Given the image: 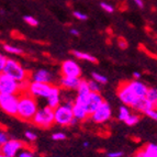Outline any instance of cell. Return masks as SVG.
Masks as SVG:
<instances>
[{
	"label": "cell",
	"instance_id": "obj_1",
	"mask_svg": "<svg viewBox=\"0 0 157 157\" xmlns=\"http://www.w3.org/2000/svg\"><path fill=\"white\" fill-rule=\"evenodd\" d=\"M37 101L35 97L30 94L28 91L19 94L18 114L17 118L23 122H31L35 113L37 112Z\"/></svg>",
	"mask_w": 157,
	"mask_h": 157
},
{
	"label": "cell",
	"instance_id": "obj_2",
	"mask_svg": "<svg viewBox=\"0 0 157 157\" xmlns=\"http://www.w3.org/2000/svg\"><path fill=\"white\" fill-rule=\"evenodd\" d=\"M29 81L19 82L16 79L11 78L5 73L0 74V94H21L22 92L28 91Z\"/></svg>",
	"mask_w": 157,
	"mask_h": 157
},
{
	"label": "cell",
	"instance_id": "obj_3",
	"mask_svg": "<svg viewBox=\"0 0 157 157\" xmlns=\"http://www.w3.org/2000/svg\"><path fill=\"white\" fill-rule=\"evenodd\" d=\"M3 73L10 76L11 78L16 79L19 82L29 81V79H31V74L26 69H24L23 66L19 63L18 60L12 59V58H8Z\"/></svg>",
	"mask_w": 157,
	"mask_h": 157
},
{
	"label": "cell",
	"instance_id": "obj_4",
	"mask_svg": "<svg viewBox=\"0 0 157 157\" xmlns=\"http://www.w3.org/2000/svg\"><path fill=\"white\" fill-rule=\"evenodd\" d=\"M31 122L40 128H44V130L50 128L53 124L55 123V120H54V109L50 108L48 105L39 109Z\"/></svg>",
	"mask_w": 157,
	"mask_h": 157
},
{
	"label": "cell",
	"instance_id": "obj_5",
	"mask_svg": "<svg viewBox=\"0 0 157 157\" xmlns=\"http://www.w3.org/2000/svg\"><path fill=\"white\" fill-rule=\"evenodd\" d=\"M19 94H0V109L11 117L18 114Z\"/></svg>",
	"mask_w": 157,
	"mask_h": 157
},
{
	"label": "cell",
	"instance_id": "obj_6",
	"mask_svg": "<svg viewBox=\"0 0 157 157\" xmlns=\"http://www.w3.org/2000/svg\"><path fill=\"white\" fill-rule=\"evenodd\" d=\"M54 85L45 84V82H36V81H30L28 86V92L35 98H44L47 99L53 91Z\"/></svg>",
	"mask_w": 157,
	"mask_h": 157
},
{
	"label": "cell",
	"instance_id": "obj_7",
	"mask_svg": "<svg viewBox=\"0 0 157 157\" xmlns=\"http://www.w3.org/2000/svg\"><path fill=\"white\" fill-rule=\"evenodd\" d=\"M74 117L73 110L71 107L66 105H59L54 109V120L55 123L60 126H71V122L73 121Z\"/></svg>",
	"mask_w": 157,
	"mask_h": 157
},
{
	"label": "cell",
	"instance_id": "obj_8",
	"mask_svg": "<svg viewBox=\"0 0 157 157\" xmlns=\"http://www.w3.org/2000/svg\"><path fill=\"white\" fill-rule=\"evenodd\" d=\"M28 145L21 140H9L8 142H6L2 146H0V152L2 154L7 155L9 157H17L20 151L26 148Z\"/></svg>",
	"mask_w": 157,
	"mask_h": 157
},
{
	"label": "cell",
	"instance_id": "obj_9",
	"mask_svg": "<svg viewBox=\"0 0 157 157\" xmlns=\"http://www.w3.org/2000/svg\"><path fill=\"white\" fill-rule=\"evenodd\" d=\"M118 97L121 101L123 102L125 105H132L133 102L136 100V94L133 92V90L131 89V87L128 86V81H123L120 82L118 87Z\"/></svg>",
	"mask_w": 157,
	"mask_h": 157
},
{
	"label": "cell",
	"instance_id": "obj_10",
	"mask_svg": "<svg viewBox=\"0 0 157 157\" xmlns=\"http://www.w3.org/2000/svg\"><path fill=\"white\" fill-rule=\"evenodd\" d=\"M111 115H112V111H111L110 105L107 101H103L102 105L90 115V118L94 123L101 124L110 120Z\"/></svg>",
	"mask_w": 157,
	"mask_h": 157
},
{
	"label": "cell",
	"instance_id": "obj_11",
	"mask_svg": "<svg viewBox=\"0 0 157 157\" xmlns=\"http://www.w3.org/2000/svg\"><path fill=\"white\" fill-rule=\"evenodd\" d=\"M60 74L63 77H80L81 68L75 60H64L60 66Z\"/></svg>",
	"mask_w": 157,
	"mask_h": 157
},
{
	"label": "cell",
	"instance_id": "obj_12",
	"mask_svg": "<svg viewBox=\"0 0 157 157\" xmlns=\"http://www.w3.org/2000/svg\"><path fill=\"white\" fill-rule=\"evenodd\" d=\"M103 101L105 100H103L102 96L100 94V92H90L89 97H88L86 103H85V107H86L89 115H91L94 111L97 110L98 108L102 105Z\"/></svg>",
	"mask_w": 157,
	"mask_h": 157
},
{
	"label": "cell",
	"instance_id": "obj_13",
	"mask_svg": "<svg viewBox=\"0 0 157 157\" xmlns=\"http://www.w3.org/2000/svg\"><path fill=\"white\" fill-rule=\"evenodd\" d=\"M81 78L80 77H62L59 82V88L67 90H78L80 86Z\"/></svg>",
	"mask_w": 157,
	"mask_h": 157
},
{
	"label": "cell",
	"instance_id": "obj_14",
	"mask_svg": "<svg viewBox=\"0 0 157 157\" xmlns=\"http://www.w3.org/2000/svg\"><path fill=\"white\" fill-rule=\"evenodd\" d=\"M90 89L89 87H88V84H87V80L85 79H81V82H80V86H79L78 90H77V97L75 99V102L77 103H81V105H85L89 97L90 94Z\"/></svg>",
	"mask_w": 157,
	"mask_h": 157
},
{
	"label": "cell",
	"instance_id": "obj_15",
	"mask_svg": "<svg viewBox=\"0 0 157 157\" xmlns=\"http://www.w3.org/2000/svg\"><path fill=\"white\" fill-rule=\"evenodd\" d=\"M52 79H53V75L48 71H46V69H39L35 73L31 74V81L51 84Z\"/></svg>",
	"mask_w": 157,
	"mask_h": 157
},
{
	"label": "cell",
	"instance_id": "obj_16",
	"mask_svg": "<svg viewBox=\"0 0 157 157\" xmlns=\"http://www.w3.org/2000/svg\"><path fill=\"white\" fill-rule=\"evenodd\" d=\"M131 108H133L136 111L145 113L149 109H153V105L147 100L146 97H137L135 101L133 102V105H131Z\"/></svg>",
	"mask_w": 157,
	"mask_h": 157
},
{
	"label": "cell",
	"instance_id": "obj_17",
	"mask_svg": "<svg viewBox=\"0 0 157 157\" xmlns=\"http://www.w3.org/2000/svg\"><path fill=\"white\" fill-rule=\"evenodd\" d=\"M128 86L131 87V89L136 94V97H146L148 87L145 84H143V82H141L139 80H132L128 81Z\"/></svg>",
	"mask_w": 157,
	"mask_h": 157
},
{
	"label": "cell",
	"instance_id": "obj_18",
	"mask_svg": "<svg viewBox=\"0 0 157 157\" xmlns=\"http://www.w3.org/2000/svg\"><path fill=\"white\" fill-rule=\"evenodd\" d=\"M71 110H73L74 117L78 121H85L86 119H88L90 117L88 111H87L86 107H85V105H81V103L75 102L73 108H71Z\"/></svg>",
	"mask_w": 157,
	"mask_h": 157
},
{
	"label": "cell",
	"instance_id": "obj_19",
	"mask_svg": "<svg viewBox=\"0 0 157 157\" xmlns=\"http://www.w3.org/2000/svg\"><path fill=\"white\" fill-rule=\"evenodd\" d=\"M47 105L52 109H56L57 107L60 105V89L59 87L55 86L54 85V88H53V91L51 94V96L47 98Z\"/></svg>",
	"mask_w": 157,
	"mask_h": 157
},
{
	"label": "cell",
	"instance_id": "obj_20",
	"mask_svg": "<svg viewBox=\"0 0 157 157\" xmlns=\"http://www.w3.org/2000/svg\"><path fill=\"white\" fill-rule=\"evenodd\" d=\"M134 157H157V145L153 143L147 144L144 148L137 151Z\"/></svg>",
	"mask_w": 157,
	"mask_h": 157
},
{
	"label": "cell",
	"instance_id": "obj_21",
	"mask_svg": "<svg viewBox=\"0 0 157 157\" xmlns=\"http://www.w3.org/2000/svg\"><path fill=\"white\" fill-rule=\"evenodd\" d=\"M71 55H74L76 58L78 59H84L87 60V62H90V63H94V64H98V59L94 56L90 55L88 53H85V52H79V51H71Z\"/></svg>",
	"mask_w": 157,
	"mask_h": 157
},
{
	"label": "cell",
	"instance_id": "obj_22",
	"mask_svg": "<svg viewBox=\"0 0 157 157\" xmlns=\"http://www.w3.org/2000/svg\"><path fill=\"white\" fill-rule=\"evenodd\" d=\"M146 98L153 105V109L157 110V88H148Z\"/></svg>",
	"mask_w": 157,
	"mask_h": 157
},
{
	"label": "cell",
	"instance_id": "obj_23",
	"mask_svg": "<svg viewBox=\"0 0 157 157\" xmlns=\"http://www.w3.org/2000/svg\"><path fill=\"white\" fill-rule=\"evenodd\" d=\"M130 115H131V112H130L128 107H125V105L120 107V109H119V115H118L119 120L125 122V120L130 117Z\"/></svg>",
	"mask_w": 157,
	"mask_h": 157
},
{
	"label": "cell",
	"instance_id": "obj_24",
	"mask_svg": "<svg viewBox=\"0 0 157 157\" xmlns=\"http://www.w3.org/2000/svg\"><path fill=\"white\" fill-rule=\"evenodd\" d=\"M3 48H5L6 52L10 53V54H16V55H22L23 54V50L19 48V47L12 46V45H3Z\"/></svg>",
	"mask_w": 157,
	"mask_h": 157
},
{
	"label": "cell",
	"instance_id": "obj_25",
	"mask_svg": "<svg viewBox=\"0 0 157 157\" xmlns=\"http://www.w3.org/2000/svg\"><path fill=\"white\" fill-rule=\"evenodd\" d=\"M140 120H141L140 115H137V114H131L125 120V124H126V125H128V126H133V125H135V124L139 123Z\"/></svg>",
	"mask_w": 157,
	"mask_h": 157
},
{
	"label": "cell",
	"instance_id": "obj_26",
	"mask_svg": "<svg viewBox=\"0 0 157 157\" xmlns=\"http://www.w3.org/2000/svg\"><path fill=\"white\" fill-rule=\"evenodd\" d=\"M92 79H94V81H97L98 84H107L108 82V78L105 76H103V75H101V74H98V73H92Z\"/></svg>",
	"mask_w": 157,
	"mask_h": 157
},
{
	"label": "cell",
	"instance_id": "obj_27",
	"mask_svg": "<svg viewBox=\"0 0 157 157\" xmlns=\"http://www.w3.org/2000/svg\"><path fill=\"white\" fill-rule=\"evenodd\" d=\"M87 84H88V87H89V89L91 92H100V87L97 81H94V79H92V80L87 81Z\"/></svg>",
	"mask_w": 157,
	"mask_h": 157
},
{
	"label": "cell",
	"instance_id": "obj_28",
	"mask_svg": "<svg viewBox=\"0 0 157 157\" xmlns=\"http://www.w3.org/2000/svg\"><path fill=\"white\" fill-rule=\"evenodd\" d=\"M23 20H24V22L29 24L30 26H37L39 25V21H37L36 19L32 16H24Z\"/></svg>",
	"mask_w": 157,
	"mask_h": 157
},
{
	"label": "cell",
	"instance_id": "obj_29",
	"mask_svg": "<svg viewBox=\"0 0 157 157\" xmlns=\"http://www.w3.org/2000/svg\"><path fill=\"white\" fill-rule=\"evenodd\" d=\"M118 45L121 50H126L128 47V43L123 36H119L118 37Z\"/></svg>",
	"mask_w": 157,
	"mask_h": 157
},
{
	"label": "cell",
	"instance_id": "obj_30",
	"mask_svg": "<svg viewBox=\"0 0 157 157\" xmlns=\"http://www.w3.org/2000/svg\"><path fill=\"white\" fill-rule=\"evenodd\" d=\"M17 157H34V154L32 153V151H30V149L24 148L19 152V154L17 155Z\"/></svg>",
	"mask_w": 157,
	"mask_h": 157
},
{
	"label": "cell",
	"instance_id": "obj_31",
	"mask_svg": "<svg viewBox=\"0 0 157 157\" xmlns=\"http://www.w3.org/2000/svg\"><path fill=\"white\" fill-rule=\"evenodd\" d=\"M100 7H101V8L108 13H113V12H114V8H113V6L109 5V3H107V2H101V3H100Z\"/></svg>",
	"mask_w": 157,
	"mask_h": 157
},
{
	"label": "cell",
	"instance_id": "obj_32",
	"mask_svg": "<svg viewBox=\"0 0 157 157\" xmlns=\"http://www.w3.org/2000/svg\"><path fill=\"white\" fill-rule=\"evenodd\" d=\"M66 137L67 136L64 133H62V132H57V133H54L52 135V139L54 141H64V140H66Z\"/></svg>",
	"mask_w": 157,
	"mask_h": 157
},
{
	"label": "cell",
	"instance_id": "obj_33",
	"mask_svg": "<svg viewBox=\"0 0 157 157\" xmlns=\"http://www.w3.org/2000/svg\"><path fill=\"white\" fill-rule=\"evenodd\" d=\"M144 114H146L148 118L153 119L154 121H157V110H155V109H149V110H147Z\"/></svg>",
	"mask_w": 157,
	"mask_h": 157
},
{
	"label": "cell",
	"instance_id": "obj_34",
	"mask_svg": "<svg viewBox=\"0 0 157 157\" xmlns=\"http://www.w3.org/2000/svg\"><path fill=\"white\" fill-rule=\"evenodd\" d=\"M7 60H8V58L6 57L5 55H2V54H0V74L3 73V69H5L6 64H7Z\"/></svg>",
	"mask_w": 157,
	"mask_h": 157
},
{
	"label": "cell",
	"instance_id": "obj_35",
	"mask_svg": "<svg viewBox=\"0 0 157 157\" xmlns=\"http://www.w3.org/2000/svg\"><path fill=\"white\" fill-rule=\"evenodd\" d=\"M73 14L75 18L80 20V21H86L87 19H88V17H87L85 13H81V12H79V11H74Z\"/></svg>",
	"mask_w": 157,
	"mask_h": 157
},
{
	"label": "cell",
	"instance_id": "obj_36",
	"mask_svg": "<svg viewBox=\"0 0 157 157\" xmlns=\"http://www.w3.org/2000/svg\"><path fill=\"white\" fill-rule=\"evenodd\" d=\"M25 137H26L28 140H29L30 142L36 141V139H37L36 134L34 133V132H31V131H26V132H25Z\"/></svg>",
	"mask_w": 157,
	"mask_h": 157
},
{
	"label": "cell",
	"instance_id": "obj_37",
	"mask_svg": "<svg viewBox=\"0 0 157 157\" xmlns=\"http://www.w3.org/2000/svg\"><path fill=\"white\" fill-rule=\"evenodd\" d=\"M8 141H9L8 135L6 133H3L2 131H0V146H2L6 142H8Z\"/></svg>",
	"mask_w": 157,
	"mask_h": 157
},
{
	"label": "cell",
	"instance_id": "obj_38",
	"mask_svg": "<svg viewBox=\"0 0 157 157\" xmlns=\"http://www.w3.org/2000/svg\"><path fill=\"white\" fill-rule=\"evenodd\" d=\"M11 36L13 39H18V40H24V36H22V34L18 31H12L11 32Z\"/></svg>",
	"mask_w": 157,
	"mask_h": 157
},
{
	"label": "cell",
	"instance_id": "obj_39",
	"mask_svg": "<svg viewBox=\"0 0 157 157\" xmlns=\"http://www.w3.org/2000/svg\"><path fill=\"white\" fill-rule=\"evenodd\" d=\"M123 156V152H112L108 154V157H121Z\"/></svg>",
	"mask_w": 157,
	"mask_h": 157
},
{
	"label": "cell",
	"instance_id": "obj_40",
	"mask_svg": "<svg viewBox=\"0 0 157 157\" xmlns=\"http://www.w3.org/2000/svg\"><path fill=\"white\" fill-rule=\"evenodd\" d=\"M133 2L135 3L140 9L144 8V1H143V0H133Z\"/></svg>",
	"mask_w": 157,
	"mask_h": 157
},
{
	"label": "cell",
	"instance_id": "obj_41",
	"mask_svg": "<svg viewBox=\"0 0 157 157\" xmlns=\"http://www.w3.org/2000/svg\"><path fill=\"white\" fill-rule=\"evenodd\" d=\"M69 32H71V34H73V35H75V36H78L79 34V31L78 30H76V29H71L69 30Z\"/></svg>",
	"mask_w": 157,
	"mask_h": 157
},
{
	"label": "cell",
	"instance_id": "obj_42",
	"mask_svg": "<svg viewBox=\"0 0 157 157\" xmlns=\"http://www.w3.org/2000/svg\"><path fill=\"white\" fill-rule=\"evenodd\" d=\"M133 78L140 79V78H141V74H140V73H133Z\"/></svg>",
	"mask_w": 157,
	"mask_h": 157
},
{
	"label": "cell",
	"instance_id": "obj_43",
	"mask_svg": "<svg viewBox=\"0 0 157 157\" xmlns=\"http://www.w3.org/2000/svg\"><path fill=\"white\" fill-rule=\"evenodd\" d=\"M82 145H84V147H88V146H89V143H88V142H85Z\"/></svg>",
	"mask_w": 157,
	"mask_h": 157
},
{
	"label": "cell",
	"instance_id": "obj_44",
	"mask_svg": "<svg viewBox=\"0 0 157 157\" xmlns=\"http://www.w3.org/2000/svg\"><path fill=\"white\" fill-rule=\"evenodd\" d=\"M0 157H9V156H7V155H5V154H2V153L0 152Z\"/></svg>",
	"mask_w": 157,
	"mask_h": 157
}]
</instances>
